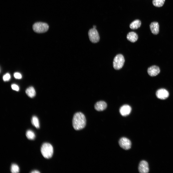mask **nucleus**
<instances>
[{"instance_id":"obj_20","label":"nucleus","mask_w":173,"mask_h":173,"mask_svg":"<svg viewBox=\"0 0 173 173\" xmlns=\"http://www.w3.org/2000/svg\"><path fill=\"white\" fill-rule=\"evenodd\" d=\"M11 76L10 74L7 73L4 75L3 76V79L4 81L9 80L10 79Z\"/></svg>"},{"instance_id":"obj_19","label":"nucleus","mask_w":173,"mask_h":173,"mask_svg":"<svg viewBox=\"0 0 173 173\" xmlns=\"http://www.w3.org/2000/svg\"><path fill=\"white\" fill-rule=\"evenodd\" d=\"M19 169L18 166L16 164H13L11 166V171L12 173H17L19 172Z\"/></svg>"},{"instance_id":"obj_18","label":"nucleus","mask_w":173,"mask_h":173,"mask_svg":"<svg viewBox=\"0 0 173 173\" xmlns=\"http://www.w3.org/2000/svg\"><path fill=\"white\" fill-rule=\"evenodd\" d=\"M26 135L27 138L30 140H34L35 137L34 133L33 131L30 130H28L27 131Z\"/></svg>"},{"instance_id":"obj_16","label":"nucleus","mask_w":173,"mask_h":173,"mask_svg":"<svg viewBox=\"0 0 173 173\" xmlns=\"http://www.w3.org/2000/svg\"><path fill=\"white\" fill-rule=\"evenodd\" d=\"M165 1V0H153L152 3L154 6L160 7L163 5Z\"/></svg>"},{"instance_id":"obj_13","label":"nucleus","mask_w":173,"mask_h":173,"mask_svg":"<svg viewBox=\"0 0 173 173\" xmlns=\"http://www.w3.org/2000/svg\"><path fill=\"white\" fill-rule=\"evenodd\" d=\"M128 40L131 42L134 43L137 40L138 37L137 34L134 32H131L128 33L127 36Z\"/></svg>"},{"instance_id":"obj_24","label":"nucleus","mask_w":173,"mask_h":173,"mask_svg":"<svg viewBox=\"0 0 173 173\" xmlns=\"http://www.w3.org/2000/svg\"><path fill=\"white\" fill-rule=\"evenodd\" d=\"M96 28V26L95 25H93V28Z\"/></svg>"},{"instance_id":"obj_14","label":"nucleus","mask_w":173,"mask_h":173,"mask_svg":"<svg viewBox=\"0 0 173 173\" xmlns=\"http://www.w3.org/2000/svg\"><path fill=\"white\" fill-rule=\"evenodd\" d=\"M25 92L27 95L31 98H33L36 94L35 89L32 86H30L27 88Z\"/></svg>"},{"instance_id":"obj_11","label":"nucleus","mask_w":173,"mask_h":173,"mask_svg":"<svg viewBox=\"0 0 173 173\" xmlns=\"http://www.w3.org/2000/svg\"><path fill=\"white\" fill-rule=\"evenodd\" d=\"M107 107L106 103L104 101H100L96 102L94 106L95 109L97 111H101L105 110Z\"/></svg>"},{"instance_id":"obj_1","label":"nucleus","mask_w":173,"mask_h":173,"mask_svg":"<svg viewBox=\"0 0 173 173\" xmlns=\"http://www.w3.org/2000/svg\"><path fill=\"white\" fill-rule=\"evenodd\" d=\"M86 124L85 117L82 113L79 112L74 114L72 120V125L75 130H79L83 129Z\"/></svg>"},{"instance_id":"obj_23","label":"nucleus","mask_w":173,"mask_h":173,"mask_svg":"<svg viewBox=\"0 0 173 173\" xmlns=\"http://www.w3.org/2000/svg\"><path fill=\"white\" fill-rule=\"evenodd\" d=\"M31 173H40V172L37 170H34L33 171H32L31 172Z\"/></svg>"},{"instance_id":"obj_8","label":"nucleus","mask_w":173,"mask_h":173,"mask_svg":"<svg viewBox=\"0 0 173 173\" xmlns=\"http://www.w3.org/2000/svg\"><path fill=\"white\" fill-rule=\"evenodd\" d=\"M160 72L159 67L156 65H153L148 68L147 72L148 74L151 76H155L158 74Z\"/></svg>"},{"instance_id":"obj_7","label":"nucleus","mask_w":173,"mask_h":173,"mask_svg":"<svg viewBox=\"0 0 173 173\" xmlns=\"http://www.w3.org/2000/svg\"><path fill=\"white\" fill-rule=\"evenodd\" d=\"M138 170L141 173H147L149 171L148 164L146 161H141L139 164Z\"/></svg>"},{"instance_id":"obj_9","label":"nucleus","mask_w":173,"mask_h":173,"mask_svg":"<svg viewBox=\"0 0 173 173\" xmlns=\"http://www.w3.org/2000/svg\"><path fill=\"white\" fill-rule=\"evenodd\" d=\"M156 95L158 98L161 99H165L168 97L169 93L166 90L161 89L156 92Z\"/></svg>"},{"instance_id":"obj_10","label":"nucleus","mask_w":173,"mask_h":173,"mask_svg":"<svg viewBox=\"0 0 173 173\" xmlns=\"http://www.w3.org/2000/svg\"><path fill=\"white\" fill-rule=\"evenodd\" d=\"M131 110V107L127 105H125L121 107L119 109L120 113L123 116H128L130 113Z\"/></svg>"},{"instance_id":"obj_15","label":"nucleus","mask_w":173,"mask_h":173,"mask_svg":"<svg viewBox=\"0 0 173 173\" xmlns=\"http://www.w3.org/2000/svg\"><path fill=\"white\" fill-rule=\"evenodd\" d=\"M141 23L138 19L136 20L131 23L130 25V28L132 29H136L139 28L141 26Z\"/></svg>"},{"instance_id":"obj_12","label":"nucleus","mask_w":173,"mask_h":173,"mask_svg":"<svg viewBox=\"0 0 173 173\" xmlns=\"http://www.w3.org/2000/svg\"><path fill=\"white\" fill-rule=\"evenodd\" d=\"M150 28L152 33L154 35L157 34L159 32V25L158 22H154L150 25Z\"/></svg>"},{"instance_id":"obj_4","label":"nucleus","mask_w":173,"mask_h":173,"mask_svg":"<svg viewBox=\"0 0 173 173\" xmlns=\"http://www.w3.org/2000/svg\"><path fill=\"white\" fill-rule=\"evenodd\" d=\"M125 62L123 56L121 54L117 55L114 57L113 62V66L116 70H119L123 66Z\"/></svg>"},{"instance_id":"obj_3","label":"nucleus","mask_w":173,"mask_h":173,"mask_svg":"<svg viewBox=\"0 0 173 173\" xmlns=\"http://www.w3.org/2000/svg\"><path fill=\"white\" fill-rule=\"evenodd\" d=\"M32 28L36 32L43 33L48 31L49 28V26L47 23H45L37 22L33 25Z\"/></svg>"},{"instance_id":"obj_6","label":"nucleus","mask_w":173,"mask_h":173,"mask_svg":"<svg viewBox=\"0 0 173 173\" xmlns=\"http://www.w3.org/2000/svg\"><path fill=\"white\" fill-rule=\"evenodd\" d=\"M119 144L122 148L126 150L129 149L131 147V141L125 137H123L120 138L119 141Z\"/></svg>"},{"instance_id":"obj_17","label":"nucleus","mask_w":173,"mask_h":173,"mask_svg":"<svg viewBox=\"0 0 173 173\" xmlns=\"http://www.w3.org/2000/svg\"><path fill=\"white\" fill-rule=\"evenodd\" d=\"M31 123L32 125L36 128H39L40 126L39 121L36 116H33L32 117L31 119Z\"/></svg>"},{"instance_id":"obj_22","label":"nucleus","mask_w":173,"mask_h":173,"mask_svg":"<svg viewBox=\"0 0 173 173\" xmlns=\"http://www.w3.org/2000/svg\"><path fill=\"white\" fill-rule=\"evenodd\" d=\"M12 89L16 91H18L19 90V88L18 86L15 84H13L11 85Z\"/></svg>"},{"instance_id":"obj_21","label":"nucleus","mask_w":173,"mask_h":173,"mask_svg":"<svg viewBox=\"0 0 173 173\" xmlns=\"http://www.w3.org/2000/svg\"><path fill=\"white\" fill-rule=\"evenodd\" d=\"M14 76L15 78L18 79H21L22 77L21 74L18 72L15 73L14 74Z\"/></svg>"},{"instance_id":"obj_5","label":"nucleus","mask_w":173,"mask_h":173,"mask_svg":"<svg viewBox=\"0 0 173 173\" xmlns=\"http://www.w3.org/2000/svg\"><path fill=\"white\" fill-rule=\"evenodd\" d=\"M88 34L89 40L92 43H96L99 41V35L96 28H93L90 29L88 31Z\"/></svg>"},{"instance_id":"obj_2","label":"nucleus","mask_w":173,"mask_h":173,"mask_svg":"<svg viewBox=\"0 0 173 173\" xmlns=\"http://www.w3.org/2000/svg\"><path fill=\"white\" fill-rule=\"evenodd\" d=\"M41 153L45 158L48 159L51 158L53 153V149L52 146L48 143H43L41 148Z\"/></svg>"}]
</instances>
